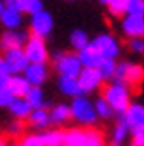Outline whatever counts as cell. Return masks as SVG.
I'll return each mask as SVG.
<instances>
[{
  "label": "cell",
  "mask_w": 144,
  "mask_h": 146,
  "mask_svg": "<svg viewBox=\"0 0 144 146\" xmlns=\"http://www.w3.org/2000/svg\"><path fill=\"white\" fill-rule=\"evenodd\" d=\"M140 81H142V67L138 66V64L125 62V69H123V83H125V87L129 88V90L131 88L138 90Z\"/></svg>",
  "instance_id": "obj_12"
},
{
  "label": "cell",
  "mask_w": 144,
  "mask_h": 146,
  "mask_svg": "<svg viewBox=\"0 0 144 146\" xmlns=\"http://www.w3.org/2000/svg\"><path fill=\"white\" fill-rule=\"evenodd\" d=\"M144 144V127L133 129V146H142Z\"/></svg>",
  "instance_id": "obj_35"
},
{
  "label": "cell",
  "mask_w": 144,
  "mask_h": 146,
  "mask_svg": "<svg viewBox=\"0 0 144 146\" xmlns=\"http://www.w3.org/2000/svg\"><path fill=\"white\" fill-rule=\"evenodd\" d=\"M21 146H46L42 140V135H27L21 139Z\"/></svg>",
  "instance_id": "obj_32"
},
{
  "label": "cell",
  "mask_w": 144,
  "mask_h": 146,
  "mask_svg": "<svg viewBox=\"0 0 144 146\" xmlns=\"http://www.w3.org/2000/svg\"><path fill=\"white\" fill-rule=\"evenodd\" d=\"M8 108H10V111L14 113L17 119H25V117L31 113V106L27 104V100L25 98H12V102L8 104Z\"/></svg>",
  "instance_id": "obj_20"
},
{
  "label": "cell",
  "mask_w": 144,
  "mask_h": 146,
  "mask_svg": "<svg viewBox=\"0 0 144 146\" xmlns=\"http://www.w3.org/2000/svg\"><path fill=\"white\" fill-rule=\"evenodd\" d=\"M4 8H6V10H14V12H21L17 0H4Z\"/></svg>",
  "instance_id": "obj_37"
},
{
  "label": "cell",
  "mask_w": 144,
  "mask_h": 146,
  "mask_svg": "<svg viewBox=\"0 0 144 146\" xmlns=\"http://www.w3.org/2000/svg\"><path fill=\"white\" fill-rule=\"evenodd\" d=\"M8 79H10V75L4 71H0V87H6L8 85Z\"/></svg>",
  "instance_id": "obj_38"
},
{
  "label": "cell",
  "mask_w": 144,
  "mask_h": 146,
  "mask_svg": "<svg viewBox=\"0 0 144 146\" xmlns=\"http://www.w3.org/2000/svg\"><path fill=\"white\" fill-rule=\"evenodd\" d=\"M71 117H75V121L79 125H85V127H90V125L96 123V111H94V106L90 104L88 98L85 96H77L73 100L71 108Z\"/></svg>",
  "instance_id": "obj_3"
},
{
  "label": "cell",
  "mask_w": 144,
  "mask_h": 146,
  "mask_svg": "<svg viewBox=\"0 0 144 146\" xmlns=\"http://www.w3.org/2000/svg\"><path fill=\"white\" fill-rule=\"evenodd\" d=\"M42 140L46 146H60L64 144V131H48L42 135Z\"/></svg>",
  "instance_id": "obj_28"
},
{
  "label": "cell",
  "mask_w": 144,
  "mask_h": 146,
  "mask_svg": "<svg viewBox=\"0 0 144 146\" xmlns=\"http://www.w3.org/2000/svg\"><path fill=\"white\" fill-rule=\"evenodd\" d=\"M48 119H50V123H54V125H64V123H67V121L71 119L69 106H65V104L56 106V108L48 113Z\"/></svg>",
  "instance_id": "obj_19"
},
{
  "label": "cell",
  "mask_w": 144,
  "mask_h": 146,
  "mask_svg": "<svg viewBox=\"0 0 144 146\" xmlns=\"http://www.w3.org/2000/svg\"><path fill=\"white\" fill-rule=\"evenodd\" d=\"M17 2H19V10H21V14L33 15V14H36V12L44 10L42 0H17Z\"/></svg>",
  "instance_id": "obj_25"
},
{
  "label": "cell",
  "mask_w": 144,
  "mask_h": 146,
  "mask_svg": "<svg viewBox=\"0 0 144 146\" xmlns=\"http://www.w3.org/2000/svg\"><path fill=\"white\" fill-rule=\"evenodd\" d=\"M2 10H4V0H0V14H2Z\"/></svg>",
  "instance_id": "obj_40"
},
{
  "label": "cell",
  "mask_w": 144,
  "mask_h": 146,
  "mask_svg": "<svg viewBox=\"0 0 144 146\" xmlns=\"http://www.w3.org/2000/svg\"><path fill=\"white\" fill-rule=\"evenodd\" d=\"M0 23L2 27H6V31H14V29H19L23 25V14L21 12H14V10H2L0 14Z\"/></svg>",
  "instance_id": "obj_15"
},
{
  "label": "cell",
  "mask_w": 144,
  "mask_h": 146,
  "mask_svg": "<svg viewBox=\"0 0 144 146\" xmlns=\"http://www.w3.org/2000/svg\"><path fill=\"white\" fill-rule=\"evenodd\" d=\"M125 4L127 0H106V6L111 12V15H117V17L125 15Z\"/></svg>",
  "instance_id": "obj_30"
},
{
  "label": "cell",
  "mask_w": 144,
  "mask_h": 146,
  "mask_svg": "<svg viewBox=\"0 0 144 146\" xmlns=\"http://www.w3.org/2000/svg\"><path fill=\"white\" fill-rule=\"evenodd\" d=\"M94 111H96V117H102V119H109L113 115V110L109 108V104L104 100V98H98L96 104H94Z\"/></svg>",
  "instance_id": "obj_27"
},
{
  "label": "cell",
  "mask_w": 144,
  "mask_h": 146,
  "mask_svg": "<svg viewBox=\"0 0 144 146\" xmlns=\"http://www.w3.org/2000/svg\"><path fill=\"white\" fill-rule=\"evenodd\" d=\"M23 77L31 87H40L44 81L48 79V67L46 64H27V67L23 69Z\"/></svg>",
  "instance_id": "obj_11"
},
{
  "label": "cell",
  "mask_w": 144,
  "mask_h": 146,
  "mask_svg": "<svg viewBox=\"0 0 144 146\" xmlns=\"http://www.w3.org/2000/svg\"><path fill=\"white\" fill-rule=\"evenodd\" d=\"M144 14V0H127L125 15H142Z\"/></svg>",
  "instance_id": "obj_29"
},
{
  "label": "cell",
  "mask_w": 144,
  "mask_h": 146,
  "mask_svg": "<svg viewBox=\"0 0 144 146\" xmlns=\"http://www.w3.org/2000/svg\"><path fill=\"white\" fill-rule=\"evenodd\" d=\"M69 42H71V46H73V50L75 52H79V50H83L85 46H88V35H86L83 29H75L71 33V36H69Z\"/></svg>",
  "instance_id": "obj_24"
},
{
  "label": "cell",
  "mask_w": 144,
  "mask_h": 146,
  "mask_svg": "<svg viewBox=\"0 0 144 146\" xmlns=\"http://www.w3.org/2000/svg\"><path fill=\"white\" fill-rule=\"evenodd\" d=\"M60 146H64V144H60Z\"/></svg>",
  "instance_id": "obj_42"
},
{
  "label": "cell",
  "mask_w": 144,
  "mask_h": 146,
  "mask_svg": "<svg viewBox=\"0 0 144 146\" xmlns=\"http://www.w3.org/2000/svg\"><path fill=\"white\" fill-rule=\"evenodd\" d=\"M29 87L31 85H29L27 81H25V77H21V75H10V79H8V88L17 98H23V96L27 94Z\"/></svg>",
  "instance_id": "obj_16"
},
{
  "label": "cell",
  "mask_w": 144,
  "mask_h": 146,
  "mask_svg": "<svg viewBox=\"0 0 144 146\" xmlns=\"http://www.w3.org/2000/svg\"><path fill=\"white\" fill-rule=\"evenodd\" d=\"M125 125L131 129H137V127H144V110L140 104H129V108L125 110L123 113Z\"/></svg>",
  "instance_id": "obj_13"
},
{
  "label": "cell",
  "mask_w": 144,
  "mask_h": 146,
  "mask_svg": "<svg viewBox=\"0 0 144 146\" xmlns=\"http://www.w3.org/2000/svg\"><path fill=\"white\" fill-rule=\"evenodd\" d=\"M77 58H79L83 67H90V69H96L98 64L102 62V56L98 54V50H96L90 42H88V46H85L83 50L77 52Z\"/></svg>",
  "instance_id": "obj_14"
},
{
  "label": "cell",
  "mask_w": 144,
  "mask_h": 146,
  "mask_svg": "<svg viewBox=\"0 0 144 146\" xmlns=\"http://www.w3.org/2000/svg\"><path fill=\"white\" fill-rule=\"evenodd\" d=\"M127 125H125V119H123V113H119V117H117V127H115L113 131V146H119L123 142V139H125V135H127Z\"/></svg>",
  "instance_id": "obj_26"
},
{
  "label": "cell",
  "mask_w": 144,
  "mask_h": 146,
  "mask_svg": "<svg viewBox=\"0 0 144 146\" xmlns=\"http://www.w3.org/2000/svg\"><path fill=\"white\" fill-rule=\"evenodd\" d=\"M0 146H8V144H6V139H4L2 135H0Z\"/></svg>",
  "instance_id": "obj_39"
},
{
  "label": "cell",
  "mask_w": 144,
  "mask_h": 146,
  "mask_svg": "<svg viewBox=\"0 0 144 146\" xmlns=\"http://www.w3.org/2000/svg\"><path fill=\"white\" fill-rule=\"evenodd\" d=\"M86 146H106L102 133L94 131V129H86Z\"/></svg>",
  "instance_id": "obj_31"
},
{
  "label": "cell",
  "mask_w": 144,
  "mask_h": 146,
  "mask_svg": "<svg viewBox=\"0 0 144 146\" xmlns=\"http://www.w3.org/2000/svg\"><path fill=\"white\" fill-rule=\"evenodd\" d=\"M23 54L29 64H46L48 62L46 42H44V38H38V36L29 35L27 42L23 44Z\"/></svg>",
  "instance_id": "obj_4"
},
{
  "label": "cell",
  "mask_w": 144,
  "mask_h": 146,
  "mask_svg": "<svg viewBox=\"0 0 144 146\" xmlns=\"http://www.w3.org/2000/svg\"><path fill=\"white\" fill-rule=\"evenodd\" d=\"M27 104L31 106V110H38V108H44V98H42V90L40 87H29L27 94L23 96Z\"/></svg>",
  "instance_id": "obj_22"
},
{
  "label": "cell",
  "mask_w": 144,
  "mask_h": 146,
  "mask_svg": "<svg viewBox=\"0 0 144 146\" xmlns=\"http://www.w3.org/2000/svg\"><path fill=\"white\" fill-rule=\"evenodd\" d=\"M29 119V125L33 129H46L50 125V119H48V111L44 108H38V110H31V113L27 115Z\"/></svg>",
  "instance_id": "obj_17"
},
{
  "label": "cell",
  "mask_w": 144,
  "mask_h": 146,
  "mask_svg": "<svg viewBox=\"0 0 144 146\" xmlns=\"http://www.w3.org/2000/svg\"><path fill=\"white\" fill-rule=\"evenodd\" d=\"M60 90L67 96H83L81 92L79 85H77V79H73V77H60Z\"/></svg>",
  "instance_id": "obj_21"
},
{
  "label": "cell",
  "mask_w": 144,
  "mask_h": 146,
  "mask_svg": "<svg viewBox=\"0 0 144 146\" xmlns=\"http://www.w3.org/2000/svg\"><path fill=\"white\" fill-rule=\"evenodd\" d=\"M10 146H21V144H17V142H14V144H10Z\"/></svg>",
  "instance_id": "obj_41"
},
{
  "label": "cell",
  "mask_w": 144,
  "mask_h": 146,
  "mask_svg": "<svg viewBox=\"0 0 144 146\" xmlns=\"http://www.w3.org/2000/svg\"><path fill=\"white\" fill-rule=\"evenodd\" d=\"M12 98H15L14 94H12V90L6 87H0V106H8V104L12 102Z\"/></svg>",
  "instance_id": "obj_33"
},
{
  "label": "cell",
  "mask_w": 144,
  "mask_h": 146,
  "mask_svg": "<svg viewBox=\"0 0 144 146\" xmlns=\"http://www.w3.org/2000/svg\"><path fill=\"white\" fill-rule=\"evenodd\" d=\"M4 64L8 67V73L10 75H19L23 73V69L27 67V58H25V54H23V48H12V50H6L4 52Z\"/></svg>",
  "instance_id": "obj_8"
},
{
  "label": "cell",
  "mask_w": 144,
  "mask_h": 146,
  "mask_svg": "<svg viewBox=\"0 0 144 146\" xmlns=\"http://www.w3.org/2000/svg\"><path fill=\"white\" fill-rule=\"evenodd\" d=\"M29 33L21 29H14V31H4L0 36V50H12V48H23V44L27 42Z\"/></svg>",
  "instance_id": "obj_9"
},
{
  "label": "cell",
  "mask_w": 144,
  "mask_h": 146,
  "mask_svg": "<svg viewBox=\"0 0 144 146\" xmlns=\"http://www.w3.org/2000/svg\"><path fill=\"white\" fill-rule=\"evenodd\" d=\"M102 98L109 104V108L117 113H125V110L131 104V90L125 85L111 83V85H102Z\"/></svg>",
  "instance_id": "obj_1"
},
{
  "label": "cell",
  "mask_w": 144,
  "mask_h": 146,
  "mask_svg": "<svg viewBox=\"0 0 144 146\" xmlns=\"http://www.w3.org/2000/svg\"><path fill=\"white\" fill-rule=\"evenodd\" d=\"M121 31L129 36V38H142L144 17H142V15H123Z\"/></svg>",
  "instance_id": "obj_10"
},
{
  "label": "cell",
  "mask_w": 144,
  "mask_h": 146,
  "mask_svg": "<svg viewBox=\"0 0 144 146\" xmlns=\"http://www.w3.org/2000/svg\"><path fill=\"white\" fill-rule=\"evenodd\" d=\"M23 129H25V125L21 123V121H15V123L10 125V129H8V133L10 135H14V137H17V135H21Z\"/></svg>",
  "instance_id": "obj_36"
},
{
  "label": "cell",
  "mask_w": 144,
  "mask_h": 146,
  "mask_svg": "<svg viewBox=\"0 0 144 146\" xmlns=\"http://www.w3.org/2000/svg\"><path fill=\"white\" fill-rule=\"evenodd\" d=\"M52 29H54V19H52L50 12L40 10V12L31 15V19H29V35L38 36V38H46L52 33Z\"/></svg>",
  "instance_id": "obj_5"
},
{
  "label": "cell",
  "mask_w": 144,
  "mask_h": 146,
  "mask_svg": "<svg viewBox=\"0 0 144 146\" xmlns=\"http://www.w3.org/2000/svg\"><path fill=\"white\" fill-rule=\"evenodd\" d=\"M102 83L104 81L100 79L98 71L96 69H90V67H83L79 71V75H77V85H79L83 96L88 94V92H94L96 88H100Z\"/></svg>",
  "instance_id": "obj_7"
},
{
  "label": "cell",
  "mask_w": 144,
  "mask_h": 146,
  "mask_svg": "<svg viewBox=\"0 0 144 146\" xmlns=\"http://www.w3.org/2000/svg\"><path fill=\"white\" fill-rule=\"evenodd\" d=\"M127 46H129V50H131V52H135V54H142V50H144L142 38H129Z\"/></svg>",
  "instance_id": "obj_34"
},
{
  "label": "cell",
  "mask_w": 144,
  "mask_h": 146,
  "mask_svg": "<svg viewBox=\"0 0 144 146\" xmlns=\"http://www.w3.org/2000/svg\"><path fill=\"white\" fill-rule=\"evenodd\" d=\"M96 71L100 75L102 81H111L113 77V71H115V60H109V58H102V62L98 64Z\"/></svg>",
  "instance_id": "obj_23"
},
{
  "label": "cell",
  "mask_w": 144,
  "mask_h": 146,
  "mask_svg": "<svg viewBox=\"0 0 144 146\" xmlns=\"http://www.w3.org/2000/svg\"><path fill=\"white\" fill-rule=\"evenodd\" d=\"M94 48L98 50L102 58H109V60H115L119 56V52H121V46H119V40L115 38L113 35H109V33H104V35H98L94 40H90Z\"/></svg>",
  "instance_id": "obj_6"
},
{
  "label": "cell",
  "mask_w": 144,
  "mask_h": 146,
  "mask_svg": "<svg viewBox=\"0 0 144 146\" xmlns=\"http://www.w3.org/2000/svg\"><path fill=\"white\" fill-rule=\"evenodd\" d=\"M64 146H86V129L64 131Z\"/></svg>",
  "instance_id": "obj_18"
},
{
  "label": "cell",
  "mask_w": 144,
  "mask_h": 146,
  "mask_svg": "<svg viewBox=\"0 0 144 146\" xmlns=\"http://www.w3.org/2000/svg\"><path fill=\"white\" fill-rule=\"evenodd\" d=\"M54 67L60 73V77H73L77 79L79 71L83 69L79 58H77V52H60L54 56Z\"/></svg>",
  "instance_id": "obj_2"
}]
</instances>
